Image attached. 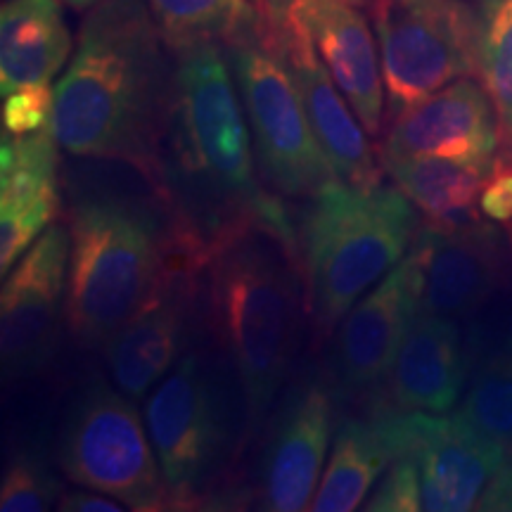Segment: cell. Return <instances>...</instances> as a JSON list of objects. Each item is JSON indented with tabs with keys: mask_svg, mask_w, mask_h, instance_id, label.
I'll return each instance as SVG.
<instances>
[{
	"mask_svg": "<svg viewBox=\"0 0 512 512\" xmlns=\"http://www.w3.org/2000/svg\"><path fill=\"white\" fill-rule=\"evenodd\" d=\"M57 510L62 512H121L126 505L117 501V498L100 494V491L83 489L79 486L76 491H64L57 501Z\"/></svg>",
	"mask_w": 512,
	"mask_h": 512,
	"instance_id": "cell-31",
	"label": "cell"
},
{
	"mask_svg": "<svg viewBox=\"0 0 512 512\" xmlns=\"http://www.w3.org/2000/svg\"><path fill=\"white\" fill-rule=\"evenodd\" d=\"M510 252H512V223H510Z\"/></svg>",
	"mask_w": 512,
	"mask_h": 512,
	"instance_id": "cell-35",
	"label": "cell"
},
{
	"mask_svg": "<svg viewBox=\"0 0 512 512\" xmlns=\"http://www.w3.org/2000/svg\"><path fill=\"white\" fill-rule=\"evenodd\" d=\"M498 114L501 147L512 152V0H477V76Z\"/></svg>",
	"mask_w": 512,
	"mask_h": 512,
	"instance_id": "cell-25",
	"label": "cell"
},
{
	"mask_svg": "<svg viewBox=\"0 0 512 512\" xmlns=\"http://www.w3.org/2000/svg\"><path fill=\"white\" fill-rule=\"evenodd\" d=\"M60 467L74 486L117 498L126 510H171L136 399L107 382H93L74 401L62 427Z\"/></svg>",
	"mask_w": 512,
	"mask_h": 512,
	"instance_id": "cell-7",
	"label": "cell"
},
{
	"mask_svg": "<svg viewBox=\"0 0 512 512\" xmlns=\"http://www.w3.org/2000/svg\"><path fill=\"white\" fill-rule=\"evenodd\" d=\"M69 247V228L53 223L5 275L0 292L5 382L29 380L53 361L62 320H67Z\"/></svg>",
	"mask_w": 512,
	"mask_h": 512,
	"instance_id": "cell-10",
	"label": "cell"
},
{
	"mask_svg": "<svg viewBox=\"0 0 512 512\" xmlns=\"http://www.w3.org/2000/svg\"><path fill=\"white\" fill-rule=\"evenodd\" d=\"M55 128L24 136L3 133L0 145V271L10 273L60 214Z\"/></svg>",
	"mask_w": 512,
	"mask_h": 512,
	"instance_id": "cell-18",
	"label": "cell"
},
{
	"mask_svg": "<svg viewBox=\"0 0 512 512\" xmlns=\"http://www.w3.org/2000/svg\"><path fill=\"white\" fill-rule=\"evenodd\" d=\"M72 57L60 0H5L0 10V93L53 86Z\"/></svg>",
	"mask_w": 512,
	"mask_h": 512,
	"instance_id": "cell-21",
	"label": "cell"
},
{
	"mask_svg": "<svg viewBox=\"0 0 512 512\" xmlns=\"http://www.w3.org/2000/svg\"><path fill=\"white\" fill-rule=\"evenodd\" d=\"M226 55L252 131L261 176L278 195L309 200L337 181L313 133L304 100L280 48L268 8L226 43Z\"/></svg>",
	"mask_w": 512,
	"mask_h": 512,
	"instance_id": "cell-6",
	"label": "cell"
},
{
	"mask_svg": "<svg viewBox=\"0 0 512 512\" xmlns=\"http://www.w3.org/2000/svg\"><path fill=\"white\" fill-rule=\"evenodd\" d=\"M275 22H278L280 48L304 100L311 128L337 178L358 188L380 185L384 169L380 155H375L370 143V133L358 121L349 100L320 60L309 31L292 12Z\"/></svg>",
	"mask_w": 512,
	"mask_h": 512,
	"instance_id": "cell-16",
	"label": "cell"
},
{
	"mask_svg": "<svg viewBox=\"0 0 512 512\" xmlns=\"http://www.w3.org/2000/svg\"><path fill=\"white\" fill-rule=\"evenodd\" d=\"M145 425L169 491V508H197L219 456V418L200 356H181L145 396Z\"/></svg>",
	"mask_w": 512,
	"mask_h": 512,
	"instance_id": "cell-9",
	"label": "cell"
},
{
	"mask_svg": "<svg viewBox=\"0 0 512 512\" xmlns=\"http://www.w3.org/2000/svg\"><path fill=\"white\" fill-rule=\"evenodd\" d=\"M475 510L486 512H512V451L505 453L503 463L486 482Z\"/></svg>",
	"mask_w": 512,
	"mask_h": 512,
	"instance_id": "cell-30",
	"label": "cell"
},
{
	"mask_svg": "<svg viewBox=\"0 0 512 512\" xmlns=\"http://www.w3.org/2000/svg\"><path fill=\"white\" fill-rule=\"evenodd\" d=\"M200 302V266L174 254L147 302L107 339L105 361L114 387L145 399L181 361L192 309Z\"/></svg>",
	"mask_w": 512,
	"mask_h": 512,
	"instance_id": "cell-12",
	"label": "cell"
},
{
	"mask_svg": "<svg viewBox=\"0 0 512 512\" xmlns=\"http://www.w3.org/2000/svg\"><path fill=\"white\" fill-rule=\"evenodd\" d=\"M309 31L320 60L358 121L377 138L387 117L380 46L361 8L349 0H297L290 10Z\"/></svg>",
	"mask_w": 512,
	"mask_h": 512,
	"instance_id": "cell-19",
	"label": "cell"
},
{
	"mask_svg": "<svg viewBox=\"0 0 512 512\" xmlns=\"http://www.w3.org/2000/svg\"><path fill=\"white\" fill-rule=\"evenodd\" d=\"M171 53L150 0L93 5L55 83L53 128L62 150L126 164L155 183L176 86Z\"/></svg>",
	"mask_w": 512,
	"mask_h": 512,
	"instance_id": "cell-2",
	"label": "cell"
},
{
	"mask_svg": "<svg viewBox=\"0 0 512 512\" xmlns=\"http://www.w3.org/2000/svg\"><path fill=\"white\" fill-rule=\"evenodd\" d=\"M55 86L19 88L3 98V133L24 136L53 124Z\"/></svg>",
	"mask_w": 512,
	"mask_h": 512,
	"instance_id": "cell-28",
	"label": "cell"
},
{
	"mask_svg": "<svg viewBox=\"0 0 512 512\" xmlns=\"http://www.w3.org/2000/svg\"><path fill=\"white\" fill-rule=\"evenodd\" d=\"M67 5H72L76 10H91L93 5H98L100 0H64Z\"/></svg>",
	"mask_w": 512,
	"mask_h": 512,
	"instance_id": "cell-33",
	"label": "cell"
},
{
	"mask_svg": "<svg viewBox=\"0 0 512 512\" xmlns=\"http://www.w3.org/2000/svg\"><path fill=\"white\" fill-rule=\"evenodd\" d=\"M368 10L380 46L389 121L448 83L477 76V5L375 0Z\"/></svg>",
	"mask_w": 512,
	"mask_h": 512,
	"instance_id": "cell-8",
	"label": "cell"
},
{
	"mask_svg": "<svg viewBox=\"0 0 512 512\" xmlns=\"http://www.w3.org/2000/svg\"><path fill=\"white\" fill-rule=\"evenodd\" d=\"M396 188L406 192L422 216L437 226H463L482 219L479 195L494 164L444 157H408L382 162Z\"/></svg>",
	"mask_w": 512,
	"mask_h": 512,
	"instance_id": "cell-23",
	"label": "cell"
},
{
	"mask_svg": "<svg viewBox=\"0 0 512 512\" xmlns=\"http://www.w3.org/2000/svg\"><path fill=\"white\" fill-rule=\"evenodd\" d=\"M460 413L512 451V335L477 358Z\"/></svg>",
	"mask_w": 512,
	"mask_h": 512,
	"instance_id": "cell-26",
	"label": "cell"
},
{
	"mask_svg": "<svg viewBox=\"0 0 512 512\" xmlns=\"http://www.w3.org/2000/svg\"><path fill=\"white\" fill-rule=\"evenodd\" d=\"M470 377V356L458 320L422 311L403 337L387 375L394 413H448Z\"/></svg>",
	"mask_w": 512,
	"mask_h": 512,
	"instance_id": "cell-20",
	"label": "cell"
},
{
	"mask_svg": "<svg viewBox=\"0 0 512 512\" xmlns=\"http://www.w3.org/2000/svg\"><path fill=\"white\" fill-rule=\"evenodd\" d=\"M396 456L413 465L422 510H475L486 482L503 463V444L467 415L394 413Z\"/></svg>",
	"mask_w": 512,
	"mask_h": 512,
	"instance_id": "cell-11",
	"label": "cell"
},
{
	"mask_svg": "<svg viewBox=\"0 0 512 512\" xmlns=\"http://www.w3.org/2000/svg\"><path fill=\"white\" fill-rule=\"evenodd\" d=\"M62 486L55 472L34 453H17L5 465L0 486V510L3 512H43L57 508Z\"/></svg>",
	"mask_w": 512,
	"mask_h": 512,
	"instance_id": "cell-27",
	"label": "cell"
},
{
	"mask_svg": "<svg viewBox=\"0 0 512 512\" xmlns=\"http://www.w3.org/2000/svg\"><path fill=\"white\" fill-rule=\"evenodd\" d=\"M498 147L501 131L494 102L475 76H465L389 121L380 143V162L444 157L494 164Z\"/></svg>",
	"mask_w": 512,
	"mask_h": 512,
	"instance_id": "cell-15",
	"label": "cell"
},
{
	"mask_svg": "<svg viewBox=\"0 0 512 512\" xmlns=\"http://www.w3.org/2000/svg\"><path fill=\"white\" fill-rule=\"evenodd\" d=\"M204 318L238 370L249 425L256 427L297 354L304 302L294 230L256 221L200 266Z\"/></svg>",
	"mask_w": 512,
	"mask_h": 512,
	"instance_id": "cell-3",
	"label": "cell"
},
{
	"mask_svg": "<svg viewBox=\"0 0 512 512\" xmlns=\"http://www.w3.org/2000/svg\"><path fill=\"white\" fill-rule=\"evenodd\" d=\"M349 3H354V5H358V8H370V5L375 3V0H349Z\"/></svg>",
	"mask_w": 512,
	"mask_h": 512,
	"instance_id": "cell-34",
	"label": "cell"
},
{
	"mask_svg": "<svg viewBox=\"0 0 512 512\" xmlns=\"http://www.w3.org/2000/svg\"><path fill=\"white\" fill-rule=\"evenodd\" d=\"M174 55V100L152 185L169 207L178 254L202 266L256 221L294 228L259 183L252 131L223 43H192Z\"/></svg>",
	"mask_w": 512,
	"mask_h": 512,
	"instance_id": "cell-1",
	"label": "cell"
},
{
	"mask_svg": "<svg viewBox=\"0 0 512 512\" xmlns=\"http://www.w3.org/2000/svg\"><path fill=\"white\" fill-rule=\"evenodd\" d=\"M479 211L498 226L512 223V152L498 150L489 181L479 195Z\"/></svg>",
	"mask_w": 512,
	"mask_h": 512,
	"instance_id": "cell-29",
	"label": "cell"
},
{
	"mask_svg": "<svg viewBox=\"0 0 512 512\" xmlns=\"http://www.w3.org/2000/svg\"><path fill=\"white\" fill-rule=\"evenodd\" d=\"M67 328L105 344L147 302L176 249L164 197L83 192L69 209Z\"/></svg>",
	"mask_w": 512,
	"mask_h": 512,
	"instance_id": "cell-4",
	"label": "cell"
},
{
	"mask_svg": "<svg viewBox=\"0 0 512 512\" xmlns=\"http://www.w3.org/2000/svg\"><path fill=\"white\" fill-rule=\"evenodd\" d=\"M418 230V207L396 185L358 188L337 178L309 197L297 252L304 309L320 335L401 264Z\"/></svg>",
	"mask_w": 512,
	"mask_h": 512,
	"instance_id": "cell-5",
	"label": "cell"
},
{
	"mask_svg": "<svg viewBox=\"0 0 512 512\" xmlns=\"http://www.w3.org/2000/svg\"><path fill=\"white\" fill-rule=\"evenodd\" d=\"M150 8L176 53L204 41L226 46L266 10V0H150Z\"/></svg>",
	"mask_w": 512,
	"mask_h": 512,
	"instance_id": "cell-24",
	"label": "cell"
},
{
	"mask_svg": "<svg viewBox=\"0 0 512 512\" xmlns=\"http://www.w3.org/2000/svg\"><path fill=\"white\" fill-rule=\"evenodd\" d=\"M332 439V401L318 382L287 401L261 456L259 501L271 512L311 510Z\"/></svg>",
	"mask_w": 512,
	"mask_h": 512,
	"instance_id": "cell-17",
	"label": "cell"
},
{
	"mask_svg": "<svg viewBox=\"0 0 512 512\" xmlns=\"http://www.w3.org/2000/svg\"><path fill=\"white\" fill-rule=\"evenodd\" d=\"M422 287L420 261L408 252L339 320L332 368L342 392L368 394L387 382L403 337L422 309Z\"/></svg>",
	"mask_w": 512,
	"mask_h": 512,
	"instance_id": "cell-13",
	"label": "cell"
},
{
	"mask_svg": "<svg viewBox=\"0 0 512 512\" xmlns=\"http://www.w3.org/2000/svg\"><path fill=\"white\" fill-rule=\"evenodd\" d=\"M294 5H297V0H266V8L273 19H285Z\"/></svg>",
	"mask_w": 512,
	"mask_h": 512,
	"instance_id": "cell-32",
	"label": "cell"
},
{
	"mask_svg": "<svg viewBox=\"0 0 512 512\" xmlns=\"http://www.w3.org/2000/svg\"><path fill=\"white\" fill-rule=\"evenodd\" d=\"M411 252L422 268V311L463 320L475 316L501 290L508 249L498 223L477 219L463 226H420Z\"/></svg>",
	"mask_w": 512,
	"mask_h": 512,
	"instance_id": "cell-14",
	"label": "cell"
},
{
	"mask_svg": "<svg viewBox=\"0 0 512 512\" xmlns=\"http://www.w3.org/2000/svg\"><path fill=\"white\" fill-rule=\"evenodd\" d=\"M396 458L392 413L377 420H344L313 496V512H354Z\"/></svg>",
	"mask_w": 512,
	"mask_h": 512,
	"instance_id": "cell-22",
	"label": "cell"
}]
</instances>
